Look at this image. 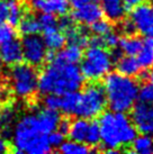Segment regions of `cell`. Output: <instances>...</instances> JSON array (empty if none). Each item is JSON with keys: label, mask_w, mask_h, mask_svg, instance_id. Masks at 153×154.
Returning a JSON list of instances; mask_svg holds the SVG:
<instances>
[{"label": "cell", "mask_w": 153, "mask_h": 154, "mask_svg": "<svg viewBox=\"0 0 153 154\" xmlns=\"http://www.w3.org/2000/svg\"><path fill=\"white\" fill-rule=\"evenodd\" d=\"M50 63L38 75L37 90L43 94H63L70 91H78L83 85V75L80 68L74 63H65L56 59Z\"/></svg>", "instance_id": "obj_1"}, {"label": "cell", "mask_w": 153, "mask_h": 154, "mask_svg": "<svg viewBox=\"0 0 153 154\" xmlns=\"http://www.w3.org/2000/svg\"><path fill=\"white\" fill-rule=\"evenodd\" d=\"M99 116L100 142L105 149L118 151L122 146L130 145L135 138L137 131L124 112L111 110Z\"/></svg>", "instance_id": "obj_2"}, {"label": "cell", "mask_w": 153, "mask_h": 154, "mask_svg": "<svg viewBox=\"0 0 153 154\" xmlns=\"http://www.w3.org/2000/svg\"><path fill=\"white\" fill-rule=\"evenodd\" d=\"M14 152L27 154H46L52 152L47 134L43 132L35 114L24 116L13 131Z\"/></svg>", "instance_id": "obj_3"}, {"label": "cell", "mask_w": 153, "mask_h": 154, "mask_svg": "<svg viewBox=\"0 0 153 154\" xmlns=\"http://www.w3.org/2000/svg\"><path fill=\"white\" fill-rule=\"evenodd\" d=\"M104 90L109 109L126 112L132 109L137 100L139 85L132 77L119 72H109L105 77Z\"/></svg>", "instance_id": "obj_4"}, {"label": "cell", "mask_w": 153, "mask_h": 154, "mask_svg": "<svg viewBox=\"0 0 153 154\" xmlns=\"http://www.w3.org/2000/svg\"><path fill=\"white\" fill-rule=\"evenodd\" d=\"M82 56L80 71L87 80L98 81L111 72L113 59L111 53L104 46L91 45Z\"/></svg>", "instance_id": "obj_5"}, {"label": "cell", "mask_w": 153, "mask_h": 154, "mask_svg": "<svg viewBox=\"0 0 153 154\" xmlns=\"http://www.w3.org/2000/svg\"><path fill=\"white\" fill-rule=\"evenodd\" d=\"M107 106L105 90L101 86L92 83L86 87L79 94V100L76 105L74 115L78 117L91 119L102 114Z\"/></svg>", "instance_id": "obj_6"}, {"label": "cell", "mask_w": 153, "mask_h": 154, "mask_svg": "<svg viewBox=\"0 0 153 154\" xmlns=\"http://www.w3.org/2000/svg\"><path fill=\"white\" fill-rule=\"evenodd\" d=\"M14 91L21 98H28L35 94L38 85V73L35 66L28 63H17L11 70Z\"/></svg>", "instance_id": "obj_7"}, {"label": "cell", "mask_w": 153, "mask_h": 154, "mask_svg": "<svg viewBox=\"0 0 153 154\" xmlns=\"http://www.w3.org/2000/svg\"><path fill=\"white\" fill-rule=\"evenodd\" d=\"M23 56L28 64L33 66L42 65L46 61L47 48L44 44L43 37L38 34L25 35L21 41Z\"/></svg>", "instance_id": "obj_8"}, {"label": "cell", "mask_w": 153, "mask_h": 154, "mask_svg": "<svg viewBox=\"0 0 153 154\" xmlns=\"http://www.w3.org/2000/svg\"><path fill=\"white\" fill-rule=\"evenodd\" d=\"M131 122L137 132L153 136V103H134Z\"/></svg>", "instance_id": "obj_9"}, {"label": "cell", "mask_w": 153, "mask_h": 154, "mask_svg": "<svg viewBox=\"0 0 153 154\" xmlns=\"http://www.w3.org/2000/svg\"><path fill=\"white\" fill-rule=\"evenodd\" d=\"M133 8L130 19L135 26V29L144 36H153V13L151 7L141 4Z\"/></svg>", "instance_id": "obj_10"}, {"label": "cell", "mask_w": 153, "mask_h": 154, "mask_svg": "<svg viewBox=\"0 0 153 154\" xmlns=\"http://www.w3.org/2000/svg\"><path fill=\"white\" fill-rule=\"evenodd\" d=\"M72 18L73 20H76L83 25H91L92 23L102 18V10L100 6L96 2H89L78 8H74Z\"/></svg>", "instance_id": "obj_11"}, {"label": "cell", "mask_w": 153, "mask_h": 154, "mask_svg": "<svg viewBox=\"0 0 153 154\" xmlns=\"http://www.w3.org/2000/svg\"><path fill=\"white\" fill-rule=\"evenodd\" d=\"M30 5L36 11L59 16L67 15L70 8L69 0H30Z\"/></svg>", "instance_id": "obj_12"}, {"label": "cell", "mask_w": 153, "mask_h": 154, "mask_svg": "<svg viewBox=\"0 0 153 154\" xmlns=\"http://www.w3.org/2000/svg\"><path fill=\"white\" fill-rule=\"evenodd\" d=\"M0 56H1L2 62L8 65H15L17 63H20L24 59L21 42L15 37L6 43L0 44Z\"/></svg>", "instance_id": "obj_13"}, {"label": "cell", "mask_w": 153, "mask_h": 154, "mask_svg": "<svg viewBox=\"0 0 153 154\" xmlns=\"http://www.w3.org/2000/svg\"><path fill=\"white\" fill-rule=\"evenodd\" d=\"M100 8L107 19L114 23L123 20L127 11L124 0H100Z\"/></svg>", "instance_id": "obj_14"}, {"label": "cell", "mask_w": 153, "mask_h": 154, "mask_svg": "<svg viewBox=\"0 0 153 154\" xmlns=\"http://www.w3.org/2000/svg\"><path fill=\"white\" fill-rule=\"evenodd\" d=\"M35 115L37 117L38 124L41 126V128L45 134H48L50 132L56 129L60 118H61L59 110H53V109L46 107L38 110Z\"/></svg>", "instance_id": "obj_15"}, {"label": "cell", "mask_w": 153, "mask_h": 154, "mask_svg": "<svg viewBox=\"0 0 153 154\" xmlns=\"http://www.w3.org/2000/svg\"><path fill=\"white\" fill-rule=\"evenodd\" d=\"M90 122L87 118H82L79 117L71 122L70 124V128H69V136L72 141L79 142V143H85L86 138H87V134H88V129H89Z\"/></svg>", "instance_id": "obj_16"}, {"label": "cell", "mask_w": 153, "mask_h": 154, "mask_svg": "<svg viewBox=\"0 0 153 154\" xmlns=\"http://www.w3.org/2000/svg\"><path fill=\"white\" fill-rule=\"evenodd\" d=\"M116 68L119 73L127 77H134L140 73L141 65L135 56L125 55L120 56L118 60L116 61Z\"/></svg>", "instance_id": "obj_17"}, {"label": "cell", "mask_w": 153, "mask_h": 154, "mask_svg": "<svg viewBox=\"0 0 153 154\" xmlns=\"http://www.w3.org/2000/svg\"><path fill=\"white\" fill-rule=\"evenodd\" d=\"M82 47L76 44H70L69 46L61 48L56 54H54V59L65 63H74L76 64L82 59Z\"/></svg>", "instance_id": "obj_18"}, {"label": "cell", "mask_w": 153, "mask_h": 154, "mask_svg": "<svg viewBox=\"0 0 153 154\" xmlns=\"http://www.w3.org/2000/svg\"><path fill=\"white\" fill-rule=\"evenodd\" d=\"M119 50L125 55H137V53L143 46V41L134 35H126L123 38H119Z\"/></svg>", "instance_id": "obj_19"}, {"label": "cell", "mask_w": 153, "mask_h": 154, "mask_svg": "<svg viewBox=\"0 0 153 154\" xmlns=\"http://www.w3.org/2000/svg\"><path fill=\"white\" fill-rule=\"evenodd\" d=\"M137 61L141 68L149 69L153 66V36H146L143 46L137 53Z\"/></svg>", "instance_id": "obj_20"}, {"label": "cell", "mask_w": 153, "mask_h": 154, "mask_svg": "<svg viewBox=\"0 0 153 154\" xmlns=\"http://www.w3.org/2000/svg\"><path fill=\"white\" fill-rule=\"evenodd\" d=\"M44 44L48 51H60L61 48H63L67 42L65 35L59 30V28L55 30H52L48 33H44V37H43Z\"/></svg>", "instance_id": "obj_21"}, {"label": "cell", "mask_w": 153, "mask_h": 154, "mask_svg": "<svg viewBox=\"0 0 153 154\" xmlns=\"http://www.w3.org/2000/svg\"><path fill=\"white\" fill-rule=\"evenodd\" d=\"M17 26L19 28V32L24 36L25 35L38 34L41 32V27H39V23H38L37 18L26 13L23 15L20 22L18 23Z\"/></svg>", "instance_id": "obj_22"}, {"label": "cell", "mask_w": 153, "mask_h": 154, "mask_svg": "<svg viewBox=\"0 0 153 154\" xmlns=\"http://www.w3.org/2000/svg\"><path fill=\"white\" fill-rule=\"evenodd\" d=\"M133 152L139 154H153V137L152 135L142 134L135 136L132 141Z\"/></svg>", "instance_id": "obj_23"}, {"label": "cell", "mask_w": 153, "mask_h": 154, "mask_svg": "<svg viewBox=\"0 0 153 154\" xmlns=\"http://www.w3.org/2000/svg\"><path fill=\"white\" fill-rule=\"evenodd\" d=\"M78 100H79V92H76V91H70V92L61 94L60 110L63 111L67 115H74Z\"/></svg>", "instance_id": "obj_24"}, {"label": "cell", "mask_w": 153, "mask_h": 154, "mask_svg": "<svg viewBox=\"0 0 153 154\" xmlns=\"http://www.w3.org/2000/svg\"><path fill=\"white\" fill-rule=\"evenodd\" d=\"M59 150L63 154H87L90 152L89 146L85 143H79L76 141H64L59 146Z\"/></svg>", "instance_id": "obj_25"}, {"label": "cell", "mask_w": 153, "mask_h": 154, "mask_svg": "<svg viewBox=\"0 0 153 154\" xmlns=\"http://www.w3.org/2000/svg\"><path fill=\"white\" fill-rule=\"evenodd\" d=\"M8 5L9 13L8 18H7V24L11 26H17L25 11H24V9H23L20 2L18 0H8Z\"/></svg>", "instance_id": "obj_26"}, {"label": "cell", "mask_w": 153, "mask_h": 154, "mask_svg": "<svg viewBox=\"0 0 153 154\" xmlns=\"http://www.w3.org/2000/svg\"><path fill=\"white\" fill-rule=\"evenodd\" d=\"M37 20L39 23L41 32H43V34L59 28L58 27V19L55 18V15H53V14L41 13V15L37 18Z\"/></svg>", "instance_id": "obj_27"}, {"label": "cell", "mask_w": 153, "mask_h": 154, "mask_svg": "<svg viewBox=\"0 0 153 154\" xmlns=\"http://www.w3.org/2000/svg\"><path fill=\"white\" fill-rule=\"evenodd\" d=\"M14 119H15V112L13 108L6 107L0 109V128L6 134H8L9 128L14 123Z\"/></svg>", "instance_id": "obj_28"}, {"label": "cell", "mask_w": 153, "mask_h": 154, "mask_svg": "<svg viewBox=\"0 0 153 154\" xmlns=\"http://www.w3.org/2000/svg\"><path fill=\"white\" fill-rule=\"evenodd\" d=\"M100 143V129L99 125L96 122H90L87 138H86V144L90 146H97Z\"/></svg>", "instance_id": "obj_29"}, {"label": "cell", "mask_w": 153, "mask_h": 154, "mask_svg": "<svg viewBox=\"0 0 153 154\" xmlns=\"http://www.w3.org/2000/svg\"><path fill=\"white\" fill-rule=\"evenodd\" d=\"M137 99H140L141 103H153V83L148 82L139 88Z\"/></svg>", "instance_id": "obj_30"}, {"label": "cell", "mask_w": 153, "mask_h": 154, "mask_svg": "<svg viewBox=\"0 0 153 154\" xmlns=\"http://www.w3.org/2000/svg\"><path fill=\"white\" fill-rule=\"evenodd\" d=\"M15 37H16V30L14 26L9 25L7 23L0 24V44L6 43Z\"/></svg>", "instance_id": "obj_31"}, {"label": "cell", "mask_w": 153, "mask_h": 154, "mask_svg": "<svg viewBox=\"0 0 153 154\" xmlns=\"http://www.w3.org/2000/svg\"><path fill=\"white\" fill-rule=\"evenodd\" d=\"M91 30L98 36H102V35L107 34L108 32L111 30V25L109 20H105V19H98L97 22L91 24Z\"/></svg>", "instance_id": "obj_32"}, {"label": "cell", "mask_w": 153, "mask_h": 154, "mask_svg": "<svg viewBox=\"0 0 153 154\" xmlns=\"http://www.w3.org/2000/svg\"><path fill=\"white\" fill-rule=\"evenodd\" d=\"M44 106L46 108L53 109V110H60L61 106V94H47L43 99Z\"/></svg>", "instance_id": "obj_33"}, {"label": "cell", "mask_w": 153, "mask_h": 154, "mask_svg": "<svg viewBox=\"0 0 153 154\" xmlns=\"http://www.w3.org/2000/svg\"><path fill=\"white\" fill-rule=\"evenodd\" d=\"M47 141L50 143L51 147H59L64 141H65V134H63L62 132H60L59 129L56 131H52L47 134Z\"/></svg>", "instance_id": "obj_34"}, {"label": "cell", "mask_w": 153, "mask_h": 154, "mask_svg": "<svg viewBox=\"0 0 153 154\" xmlns=\"http://www.w3.org/2000/svg\"><path fill=\"white\" fill-rule=\"evenodd\" d=\"M101 37V42H102V46L105 47H116L118 45L119 42V36L116 33H114L113 30L108 32L107 34L100 36Z\"/></svg>", "instance_id": "obj_35"}, {"label": "cell", "mask_w": 153, "mask_h": 154, "mask_svg": "<svg viewBox=\"0 0 153 154\" xmlns=\"http://www.w3.org/2000/svg\"><path fill=\"white\" fill-rule=\"evenodd\" d=\"M9 13L8 0H0V24L7 23Z\"/></svg>", "instance_id": "obj_36"}, {"label": "cell", "mask_w": 153, "mask_h": 154, "mask_svg": "<svg viewBox=\"0 0 153 154\" xmlns=\"http://www.w3.org/2000/svg\"><path fill=\"white\" fill-rule=\"evenodd\" d=\"M122 30H123L126 35H132L136 32L135 26H134V24L132 23L131 19H126V20H124V23L122 24Z\"/></svg>", "instance_id": "obj_37"}, {"label": "cell", "mask_w": 153, "mask_h": 154, "mask_svg": "<svg viewBox=\"0 0 153 154\" xmlns=\"http://www.w3.org/2000/svg\"><path fill=\"white\" fill-rule=\"evenodd\" d=\"M70 124H71V122L68 118H60V122L58 124L56 129H59L60 132H62L63 134L67 135L69 132V128H70Z\"/></svg>", "instance_id": "obj_38"}, {"label": "cell", "mask_w": 153, "mask_h": 154, "mask_svg": "<svg viewBox=\"0 0 153 154\" xmlns=\"http://www.w3.org/2000/svg\"><path fill=\"white\" fill-rule=\"evenodd\" d=\"M98 0H69L70 6H72L73 8H78L80 6H83L86 4H89V2H97Z\"/></svg>", "instance_id": "obj_39"}, {"label": "cell", "mask_w": 153, "mask_h": 154, "mask_svg": "<svg viewBox=\"0 0 153 154\" xmlns=\"http://www.w3.org/2000/svg\"><path fill=\"white\" fill-rule=\"evenodd\" d=\"M8 144L7 142L5 141V138L2 137L1 133H0V153H5V152H8Z\"/></svg>", "instance_id": "obj_40"}, {"label": "cell", "mask_w": 153, "mask_h": 154, "mask_svg": "<svg viewBox=\"0 0 153 154\" xmlns=\"http://www.w3.org/2000/svg\"><path fill=\"white\" fill-rule=\"evenodd\" d=\"M146 0H124V2L126 5V7H135L141 4H144Z\"/></svg>", "instance_id": "obj_41"}, {"label": "cell", "mask_w": 153, "mask_h": 154, "mask_svg": "<svg viewBox=\"0 0 153 154\" xmlns=\"http://www.w3.org/2000/svg\"><path fill=\"white\" fill-rule=\"evenodd\" d=\"M146 78L149 79V82H151V83H153V69L150 71L148 74H146Z\"/></svg>", "instance_id": "obj_42"}, {"label": "cell", "mask_w": 153, "mask_h": 154, "mask_svg": "<svg viewBox=\"0 0 153 154\" xmlns=\"http://www.w3.org/2000/svg\"><path fill=\"white\" fill-rule=\"evenodd\" d=\"M2 63H4V62H2V60H1V56H0V70H1V68H2Z\"/></svg>", "instance_id": "obj_43"}, {"label": "cell", "mask_w": 153, "mask_h": 154, "mask_svg": "<svg viewBox=\"0 0 153 154\" xmlns=\"http://www.w3.org/2000/svg\"><path fill=\"white\" fill-rule=\"evenodd\" d=\"M151 10H152V13H153V5H152V7H151Z\"/></svg>", "instance_id": "obj_44"}]
</instances>
